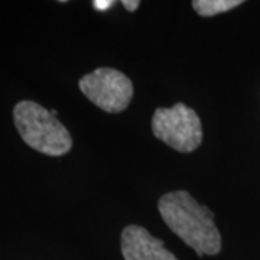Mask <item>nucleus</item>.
I'll return each mask as SVG.
<instances>
[{"mask_svg": "<svg viewBox=\"0 0 260 260\" xmlns=\"http://www.w3.org/2000/svg\"><path fill=\"white\" fill-rule=\"evenodd\" d=\"M158 207L168 227L198 256H213L221 250V236L214 224V213L208 207L198 204L189 192L165 194Z\"/></svg>", "mask_w": 260, "mask_h": 260, "instance_id": "1", "label": "nucleus"}, {"mask_svg": "<svg viewBox=\"0 0 260 260\" xmlns=\"http://www.w3.org/2000/svg\"><path fill=\"white\" fill-rule=\"evenodd\" d=\"M20 138L32 149L49 156H61L73 146L64 124L35 102H20L13 110Z\"/></svg>", "mask_w": 260, "mask_h": 260, "instance_id": "2", "label": "nucleus"}, {"mask_svg": "<svg viewBox=\"0 0 260 260\" xmlns=\"http://www.w3.org/2000/svg\"><path fill=\"white\" fill-rule=\"evenodd\" d=\"M152 132L178 152H192L203 140L200 117L184 103H177L171 109H158L152 119Z\"/></svg>", "mask_w": 260, "mask_h": 260, "instance_id": "3", "label": "nucleus"}, {"mask_svg": "<svg viewBox=\"0 0 260 260\" xmlns=\"http://www.w3.org/2000/svg\"><path fill=\"white\" fill-rule=\"evenodd\" d=\"M80 90L97 107L107 113H120L129 106L133 85L127 75L113 68H99L80 80Z\"/></svg>", "mask_w": 260, "mask_h": 260, "instance_id": "4", "label": "nucleus"}, {"mask_svg": "<svg viewBox=\"0 0 260 260\" xmlns=\"http://www.w3.org/2000/svg\"><path fill=\"white\" fill-rule=\"evenodd\" d=\"M124 260H178L164 243L140 225H127L121 233Z\"/></svg>", "mask_w": 260, "mask_h": 260, "instance_id": "5", "label": "nucleus"}, {"mask_svg": "<svg viewBox=\"0 0 260 260\" xmlns=\"http://www.w3.org/2000/svg\"><path fill=\"white\" fill-rule=\"evenodd\" d=\"M242 3V0H194L192 6L200 16L208 18V16L229 12L240 6Z\"/></svg>", "mask_w": 260, "mask_h": 260, "instance_id": "6", "label": "nucleus"}, {"mask_svg": "<svg viewBox=\"0 0 260 260\" xmlns=\"http://www.w3.org/2000/svg\"><path fill=\"white\" fill-rule=\"evenodd\" d=\"M113 5H114V2H113V0H94L93 2L94 9H97V10L110 9Z\"/></svg>", "mask_w": 260, "mask_h": 260, "instance_id": "7", "label": "nucleus"}, {"mask_svg": "<svg viewBox=\"0 0 260 260\" xmlns=\"http://www.w3.org/2000/svg\"><path fill=\"white\" fill-rule=\"evenodd\" d=\"M121 5L126 8V10H129V12H135V10L139 8L140 2L139 0H124V2H121Z\"/></svg>", "mask_w": 260, "mask_h": 260, "instance_id": "8", "label": "nucleus"}]
</instances>
